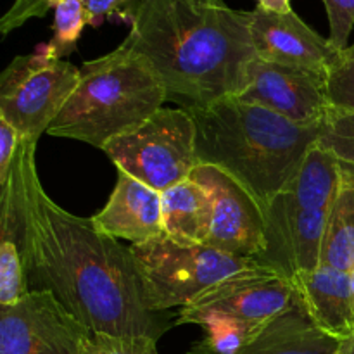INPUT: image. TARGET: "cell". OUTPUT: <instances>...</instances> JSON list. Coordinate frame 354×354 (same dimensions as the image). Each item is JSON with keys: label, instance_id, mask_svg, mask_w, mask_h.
Instances as JSON below:
<instances>
[{"label": "cell", "instance_id": "obj_11", "mask_svg": "<svg viewBox=\"0 0 354 354\" xmlns=\"http://www.w3.org/2000/svg\"><path fill=\"white\" fill-rule=\"evenodd\" d=\"M237 97L303 127L320 124L330 109L324 71L277 64L258 57L249 66L248 82Z\"/></svg>", "mask_w": 354, "mask_h": 354}, {"label": "cell", "instance_id": "obj_10", "mask_svg": "<svg viewBox=\"0 0 354 354\" xmlns=\"http://www.w3.org/2000/svg\"><path fill=\"white\" fill-rule=\"evenodd\" d=\"M92 335L50 290L0 304V354H85Z\"/></svg>", "mask_w": 354, "mask_h": 354}, {"label": "cell", "instance_id": "obj_26", "mask_svg": "<svg viewBox=\"0 0 354 354\" xmlns=\"http://www.w3.org/2000/svg\"><path fill=\"white\" fill-rule=\"evenodd\" d=\"M21 144H23V138L17 133L16 128L0 116V187L6 185L9 180Z\"/></svg>", "mask_w": 354, "mask_h": 354}, {"label": "cell", "instance_id": "obj_13", "mask_svg": "<svg viewBox=\"0 0 354 354\" xmlns=\"http://www.w3.org/2000/svg\"><path fill=\"white\" fill-rule=\"evenodd\" d=\"M249 19L256 57L261 61L325 73L339 52L294 10L279 14L256 7Z\"/></svg>", "mask_w": 354, "mask_h": 354}, {"label": "cell", "instance_id": "obj_6", "mask_svg": "<svg viewBox=\"0 0 354 354\" xmlns=\"http://www.w3.org/2000/svg\"><path fill=\"white\" fill-rule=\"evenodd\" d=\"M297 287L266 266L227 277L180 308L175 325H199L206 335L194 344L204 354H232L268 322L292 306Z\"/></svg>", "mask_w": 354, "mask_h": 354}, {"label": "cell", "instance_id": "obj_27", "mask_svg": "<svg viewBox=\"0 0 354 354\" xmlns=\"http://www.w3.org/2000/svg\"><path fill=\"white\" fill-rule=\"evenodd\" d=\"M86 14H88V26H97L106 17L120 16L127 19V12L133 0H83Z\"/></svg>", "mask_w": 354, "mask_h": 354}, {"label": "cell", "instance_id": "obj_3", "mask_svg": "<svg viewBox=\"0 0 354 354\" xmlns=\"http://www.w3.org/2000/svg\"><path fill=\"white\" fill-rule=\"evenodd\" d=\"M189 113L196 121L199 165L237 180L263 209L296 178L317 147L318 124L303 127L239 97Z\"/></svg>", "mask_w": 354, "mask_h": 354}, {"label": "cell", "instance_id": "obj_29", "mask_svg": "<svg viewBox=\"0 0 354 354\" xmlns=\"http://www.w3.org/2000/svg\"><path fill=\"white\" fill-rule=\"evenodd\" d=\"M335 354H354V337L348 339V341H342Z\"/></svg>", "mask_w": 354, "mask_h": 354}, {"label": "cell", "instance_id": "obj_5", "mask_svg": "<svg viewBox=\"0 0 354 354\" xmlns=\"http://www.w3.org/2000/svg\"><path fill=\"white\" fill-rule=\"evenodd\" d=\"M339 165L320 147L311 149L296 178L266 206V248L258 265L294 283L320 266L328 214L341 189Z\"/></svg>", "mask_w": 354, "mask_h": 354}, {"label": "cell", "instance_id": "obj_9", "mask_svg": "<svg viewBox=\"0 0 354 354\" xmlns=\"http://www.w3.org/2000/svg\"><path fill=\"white\" fill-rule=\"evenodd\" d=\"M82 71L64 59H52L38 47L17 55L0 75V116L23 140L37 144L66 106Z\"/></svg>", "mask_w": 354, "mask_h": 354}, {"label": "cell", "instance_id": "obj_2", "mask_svg": "<svg viewBox=\"0 0 354 354\" xmlns=\"http://www.w3.org/2000/svg\"><path fill=\"white\" fill-rule=\"evenodd\" d=\"M124 38L154 68L168 100L194 111L237 97L256 59L251 19L225 0H133Z\"/></svg>", "mask_w": 354, "mask_h": 354}, {"label": "cell", "instance_id": "obj_21", "mask_svg": "<svg viewBox=\"0 0 354 354\" xmlns=\"http://www.w3.org/2000/svg\"><path fill=\"white\" fill-rule=\"evenodd\" d=\"M54 23H52L50 41L40 45L45 54L52 59H64L73 54L82 37L85 26H88V14H86L83 0H55Z\"/></svg>", "mask_w": 354, "mask_h": 354}, {"label": "cell", "instance_id": "obj_1", "mask_svg": "<svg viewBox=\"0 0 354 354\" xmlns=\"http://www.w3.org/2000/svg\"><path fill=\"white\" fill-rule=\"evenodd\" d=\"M35 149V142L23 140L7 180L30 290H50L92 334L159 341L175 322L145 306L130 248L104 234L93 218L76 216L47 196Z\"/></svg>", "mask_w": 354, "mask_h": 354}, {"label": "cell", "instance_id": "obj_16", "mask_svg": "<svg viewBox=\"0 0 354 354\" xmlns=\"http://www.w3.org/2000/svg\"><path fill=\"white\" fill-rule=\"evenodd\" d=\"M342 341L322 332L299 292L289 310L259 328L232 354H335ZM187 354H201L190 349Z\"/></svg>", "mask_w": 354, "mask_h": 354}, {"label": "cell", "instance_id": "obj_18", "mask_svg": "<svg viewBox=\"0 0 354 354\" xmlns=\"http://www.w3.org/2000/svg\"><path fill=\"white\" fill-rule=\"evenodd\" d=\"M30 292L21 252V227L9 183L0 187V304H14Z\"/></svg>", "mask_w": 354, "mask_h": 354}, {"label": "cell", "instance_id": "obj_23", "mask_svg": "<svg viewBox=\"0 0 354 354\" xmlns=\"http://www.w3.org/2000/svg\"><path fill=\"white\" fill-rule=\"evenodd\" d=\"M85 354H159L158 341L145 335L93 334Z\"/></svg>", "mask_w": 354, "mask_h": 354}, {"label": "cell", "instance_id": "obj_14", "mask_svg": "<svg viewBox=\"0 0 354 354\" xmlns=\"http://www.w3.org/2000/svg\"><path fill=\"white\" fill-rule=\"evenodd\" d=\"M104 234L131 244L165 234L161 192L118 169V182L100 213L92 216Z\"/></svg>", "mask_w": 354, "mask_h": 354}, {"label": "cell", "instance_id": "obj_22", "mask_svg": "<svg viewBox=\"0 0 354 354\" xmlns=\"http://www.w3.org/2000/svg\"><path fill=\"white\" fill-rule=\"evenodd\" d=\"M328 106L354 113V44L339 50L325 71Z\"/></svg>", "mask_w": 354, "mask_h": 354}, {"label": "cell", "instance_id": "obj_12", "mask_svg": "<svg viewBox=\"0 0 354 354\" xmlns=\"http://www.w3.org/2000/svg\"><path fill=\"white\" fill-rule=\"evenodd\" d=\"M209 190L214 218L206 245L227 254L258 259L266 248L265 209L258 201L221 169L199 165L190 176Z\"/></svg>", "mask_w": 354, "mask_h": 354}, {"label": "cell", "instance_id": "obj_30", "mask_svg": "<svg viewBox=\"0 0 354 354\" xmlns=\"http://www.w3.org/2000/svg\"><path fill=\"white\" fill-rule=\"evenodd\" d=\"M351 279H353V286H354V270L351 272Z\"/></svg>", "mask_w": 354, "mask_h": 354}, {"label": "cell", "instance_id": "obj_19", "mask_svg": "<svg viewBox=\"0 0 354 354\" xmlns=\"http://www.w3.org/2000/svg\"><path fill=\"white\" fill-rule=\"evenodd\" d=\"M320 265L348 273L354 270V180L342 178L325 227Z\"/></svg>", "mask_w": 354, "mask_h": 354}, {"label": "cell", "instance_id": "obj_17", "mask_svg": "<svg viewBox=\"0 0 354 354\" xmlns=\"http://www.w3.org/2000/svg\"><path fill=\"white\" fill-rule=\"evenodd\" d=\"M165 234L178 242L206 245L214 218L209 190L189 178L161 192Z\"/></svg>", "mask_w": 354, "mask_h": 354}, {"label": "cell", "instance_id": "obj_25", "mask_svg": "<svg viewBox=\"0 0 354 354\" xmlns=\"http://www.w3.org/2000/svg\"><path fill=\"white\" fill-rule=\"evenodd\" d=\"M54 2L55 0H14L12 6L7 9V12L0 19V33H2V37L21 28L30 19L44 17L52 9Z\"/></svg>", "mask_w": 354, "mask_h": 354}, {"label": "cell", "instance_id": "obj_24", "mask_svg": "<svg viewBox=\"0 0 354 354\" xmlns=\"http://www.w3.org/2000/svg\"><path fill=\"white\" fill-rule=\"evenodd\" d=\"M324 6L330 28L328 41L335 50H344L354 28V0H324Z\"/></svg>", "mask_w": 354, "mask_h": 354}, {"label": "cell", "instance_id": "obj_20", "mask_svg": "<svg viewBox=\"0 0 354 354\" xmlns=\"http://www.w3.org/2000/svg\"><path fill=\"white\" fill-rule=\"evenodd\" d=\"M317 147L335 159L342 178L354 180V113L330 107L318 124Z\"/></svg>", "mask_w": 354, "mask_h": 354}, {"label": "cell", "instance_id": "obj_8", "mask_svg": "<svg viewBox=\"0 0 354 354\" xmlns=\"http://www.w3.org/2000/svg\"><path fill=\"white\" fill-rule=\"evenodd\" d=\"M120 171L158 192L189 180L199 166L197 128L187 109L161 107L102 149Z\"/></svg>", "mask_w": 354, "mask_h": 354}, {"label": "cell", "instance_id": "obj_4", "mask_svg": "<svg viewBox=\"0 0 354 354\" xmlns=\"http://www.w3.org/2000/svg\"><path fill=\"white\" fill-rule=\"evenodd\" d=\"M80 71L78 86L48 128L52 137L104 149L168 100L154 68L124 40L109 54L83 62Z\"/></svg>", "mask_w": 354, "mask_h": 354}, {"label": "cell", "instance_id": "obj_28", "mask_svg": "<svg viewBox=\"0 0 354 354\" xmlns=\"http://www.w3.org/2000/svg\"><path fill=\"white\" fill-rule=\"evenodd\" d=\"M258 7L268 10V12L286 14L292 10L290 0H258Z\"/></svg>", "mask_w": 354, "mask_h": 354}, {"label": "cell", "instance_id": "obj_15", "mask_svg": "<svg viewBox=\"0 0 354 354\" xmlns=\"http://www.w3.org/2000/svg\"><path fill=\"white\" fill-rule=\"evenodd\" d=\"M297 292L318 328L337 341L354 337L351 273L320 265L296 282Z\"/></svg>", "mask_w": 354, "mask_h": 354}, {"label": "cell", "instance_id": "obj_7", "mask_svg": "<svg viewBox=\"0 0 354 354\" xmlns=\"http://www.w3.org/2000/svg\"><path fill=\"white\" fill-rule=\"evenodd\" d=\"M145 306L156 313L183 308L227 277L258 266L252 258L187 244L166 234L130 245Z\"/></svg>", "mask_w": 354, "mask_h": 354}]
</instances>
